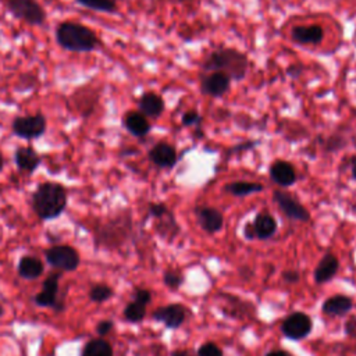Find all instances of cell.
I'll return each instance as SVG.
<instances>
[{
  "instance_id": "cell-1",
  "label": "cell",
  "mask_w": 356,
  "mask_h": 356,
  "mask_svg": "<svg viewBox=\"0 0 356 356\" xmlns=\"http://www.w3.org/2000/svg\"><path fill=\"white\" fill-rule=\"evenodd\" d=\"M69 205V192L64 185L55 181L40 182L31 195V208L43 222L60 217Z\"/></svg>"
},
{
  "instance_id": "cell-2",
  "label": "cell",
  "mask_w": 356,
  "mask_h": 356,
  "mask_svg": "<svg viewBox=\"0 0 356 356\" xmlns=\"http://www.w3.org/2000/svg\"><path fill=\"white\" fill-rule=\"evenodd\" d=\"M249 70V60L245 54L234 47H220L213 50L202 63L203 73H224L231 81H242Z\"/></svg>"
},
{
  "instance_id": "cell-3",
  "label": "cell",
  "mask_w": 356,
  "mask_h": 356,
  "mask_svg": "<svg viewBox=\"0 0 356 356\" xmlns=\"http://www.w3.org/2000/svg\"><path fill=\"white\" fill-rule=\"evenodd\" d=\"M55 38L60 47L74 54H91L100 46V40L93 29L74 21L59 24Z\"/></svg>"
},
{
  "instance_id": "cell-4",
  "label": "cell",
  "mask_w": 356,
  "mask_h": 356,
  "mask_svg": "<svg viewBox=\"0 0 356 356\" xmlns=\"http://www.w3.org/2000/svg\"><path fill=\"white\" fill-rule=\"evenodd\" d=\"M6 9L20 21L40 27L46 21V10L36 0H5Z\"/></svg>"
},
{
  "instance_id": "cell-5",
  "label": "cell",
  "mask_w": 356,
  "mask_h": 356,
  "mask_svg": "<svg viewBox=\"0 0 356 356\" xmlns=\"http://www.w3.org/2000/svg\"><path fill=\"white\" fill-rule=\"evenodd\" d=\"M45 259L54 269L71 273L81 265L80 253L70 245H54L45 250Z\"/></svg>"
},
{
  "instance_id": "cell-6",
  "label": "cell",
  "mask_w": 356,
  "mask_h": 356,
  "mask_svg": "<svg viewBox=\"0 0 356 356\" xmlns=\"http://www.w3.org/2000/svg\"><path fill=\"white\" fill-rule=\"evenodd\" d=\"M47 130V119L42 113L17 116L12 121V132L21 139H38Z\"/></svg>"
},
{
  "instance_id": "cell-7",
  "label": "cell",
  "mask_w": 356,
  "mask_h": 356,
  "mask_svg": "<svg viewBox=\"0 0 356 356\" xmlns=\"http://www.w3.org/2000/svg\"><path fill=\"white\" fill-rule=\"evenodd\" d=\"M62 274H50L42 284V291L34 296V303L39 308H50L56 312L64 311V303L59 299Z\"/></svg>"
},
{
  "instance_id": "cell-8",
  "label": "cell",
  "mask_w": 356,
  "mask_h": 356,
  "mask_svg": "<svg viewBox=\"0 0 356 356\" xmlns=\"http://www.w3.org/2000/svg\"><path fill=\"white\" fill-rule=\"evenodd\" d=\"M273 199L288 219L302 223H307L311 220V213L308 212V209L305 208L292 193L277 189L273 193Z\"/></svg>"
},
{
  "instance_id": "cell-9",
  "label": "cell",
  "mask_w": 356,
  "mask_h": 356,
  "mask_svg": "<svg viewBox=\"0 0 356 356\" xmlns=\"http://www.w3.org/2000/svg\"><path fill=\"white\" fill-rule=\"evenodd\" d=\"M312 329V319L302 312H295L289 315L281 324V333L289 340H302L308 337Z\"/></svg>"
},
{
  "instance_id": "cell-10",
  "label": "cell",
  "mask_w": 356,
  "mask_h": 356,
  "mask_svg": "<svg viewBox=\"0 0 356 356\" xmlns=\"http://www.w3.org/2000/svg\"><path fill=\"white\" fill-rule=\"evenodd\" d=\"M149 162L159 169H173L178 162L177 149L167 142H158L147 152Z\"/></svg>"
},
{
  "instance_id": "cell-11",
  "label": "cell",
  "mask_w": 356,
  "mask_h": 356,
  "mask_svg": "<svg viewBox=\"0 0 356 356\" xmlns=\"http://www.w3.org/2000/svg\"><path fill=\"white\" fill-rule=\"evenodd\" d=\"M231 88V78L224 73H206L200 81V91L205 96L222 97Z\"/></svg>"
},
{
  "instance_id": "cell-12",
  "label": "cell",
  "mask_w": 356,
  "mask_h": 356,
  "mask_svg": "<svg viewBox=\"0 0 356 356\" xmlns=\"http://www.w3.org/2000/svg\"><path fill=\"white\" fill-rule=\"evenodd\" d=\"M188 309L184 308L182 305L178 303H173V305H167V307H162L158 308L152 318H154L156 322L163 323L167 329H178L184 324V322L187 320L188 316Z\"/></svg>"
},
{
  "instance_id": "cell-13",
  "label": "cell",
  "mask_w": 356,
  "mask_h": 356,
  "mask_svg": "<svg viewBox=\"0 0 356 356\" xmlns=\"http://www.w3.org/2000/svg\"><path fill=\"white\" fill-rule=\"evenodd\" d=\"M138 109L139 112L150 120H158L166 109L163 97L156 92H145L138 100Z\"/></svg>"
},
{
  "instance_id": "cell-14",
  "label": "cell",
  "mask_w": 356,
  "mask_h": 356,
  "mask_svg": "<svg viewBox=\"0 0 356 356\" xmlns=\"http://www.w3.org/2000/svg\"><path fill=\"white\" fill-rule=\"evenodd\" d=\"M195 215L199 226L208 234H216L222 231L224 226V217L220 211L211 206H200L195 209Z\"/></svg>"
},
{
  "instance_id": "cell-15",
  "label": "cell",
  "mask_w": 356,
  "mask_h": 356,
  "mask_svg": "<svg viewBox=\"0 0 356 356\" xmlns=\"http://www.w3.org/2000/svg\"><path fill=\"white\" fill-rule=\"evenodd\" d=\"M14 163L19 171L29 176L42 165V156L31 146H19L14 152Z\"/></svg>"
},
{
  "instance_id": "cell-16",
  "label": "cell",
  "mask_w": 356,
  "mask_h": 356,
  "mask_svg": "<svg viewBox=\"0 0 356 356\" xmlns=\"http://www.w3.org/2000/svg\"><path fill=\"white\" fill-rule=\"evenodd\" d=\"M269 176L274 184H277L278 187H283V188H288V187L294 185L298 180L295 167L287 161L273 162L269 167Z\"/></svg>"
},
{
  "instance_id": "cell-17",
  "label": "cell",
  "mask_w": 356,
  "mask_h": 356,
  "mask_svg": "<svg viewBox=\"0 0 356 356\" xmlns=\"http://www.w3.org/2000/svg\"><path fill=\"white\" fill-rule=\"evenodd\" d=\"M291 39L299 45H319L324 39V29L318 25H295L291 29Z\"/></svg>"
},
{
  "instance_id": "cell-18",
  "label": "cell",
  "mask_w": 356,
  "mask_h": 356,
  "mask_svg": "<svg viewBox=\"0 0 356 356\" xmlns=\"http://www.w3.org/2000/svg\"><path fill=\"white\" fill-rule=\"evenodd\" d=\"M123 124H124V128L135 138H143L152 130L149 119H146L139 110L127 112L123 117Z\"/></svg>"
},
{
  "instance_id": "cell-19",
  "label": "cell",
  "mask_w": 356,
  "mask_h": 356,
  "mask_svg": "<svg viewBox=\"0 0 356 356\" xmlns=\"http://www.w3.org/2000/svg\"><path fill=\"white\" fill-rule=\"evenodd\" d=\"M253 234L258 239H270L277 233V222L269 213H259L250 223Z\"/></svg>"
},
{
  "instance_id": "cell-20",
  "label": "cell",
  "mask_w": 356,
  "mask_h": 356,
  "mask_svg": "<svg viewBox=\"0 0 356 356\" xmlns=\"http://www.w3.org/2000/svg\"><path fill=\"white\" fill-rule=\"evenodd\" d=\"M353 308L352 298L346 295H334L331 298H327L323 303V312L330 316H344L349 313Z\"/></svg>"
},
{
  "instance_id": "cell-21",
  "label": "cell",
  "mask_w": 356,
  "mask_h": 356,
  "mask_svg": "<svg viewBox=\"0 0 356 356\" xmlns=\"http://www.w3.org/2000/svg\"><path fill=\"white\" fill-rule=\"evenodd\" d=\"M43 262L32 255H25L19 261V266H17V272L19 276L24 280H36L43 274Z\"/></svg>"
},
{
  "instance_id": "cell-22",
  "label": "cell",
  "mask_w": 356,
  "mask_h": 356,
  "mask_svg": "<svg viewBox=\"0 0 356 356\" xmlns=\"http://www.w3.org/2000/svg\"><path fill=\"white\" fill-rule=\"evenodd\" d=\"M338 268H340L338 259L334 255H331V253H326L315 270V276H313L315 281L318 284L329 283L337 274Z\"/></svg>"
},
{
  "instance_id": "cell-23",
  "label": "cell",
  "mask_w": 356,
  "mask_h": 356,
  "mask_svg": "<svg viewBox=\"0 0 356 356\" xmlns=\"http://www.w3.org/2000/svg\"><path fill=\"white\" fill-rule=\"evenodd\" d=\"M263 189L265 187L262 184L253 181H233L224 185V192L233 196H248L252 193L262 192Z\"/></svg>"
},
{
  "instance_id": "cell-24",
  "label": "cell",
  "mask_w": 356,
  "mask_h": 356,
  "mask_svg": "<svg viewBox=\"0 0 356 356\" xmlns=\"http://www.w3.org/2000/svg\"><path fill=\"white\" fill-rule=\"evenodd\" d=\"M81 356H113V348L106 340L95 338L85 344Z\"/></svg>"
},
{
  "instance_id": "cell-25",
  "label": "cell",
  "mask_w": 356,
  "mask_h": 356,
  "mask_svg": "<svg viewBox=\"0 0 356 356\" xmlns=\"http://www.w3.org/2000/svg\"><path fill=\"white\" fill-rule=\"evenodd\" d=\"M75 2L93 12L99 13H106V14H115L117 13V2L116 0H75Z\"/></svg>"
},
{
  "instance_id": "cell-26",
  "label": "cell",
  "mask_w": 356,
  "mask_h": 356,
  "mask_svg": "<svg viewBox=\"0 0 356 356\" xmlns=\"http://www.w3.org/2000/svg\"><path fill=\"white\" fill-rule=\"evenodd\" d=\"M146 316V305L131 300L124 309V319L130 323H141Z\"/></svg>"
},
{
  "instance_id": "cell-27",
  "label": "cell",
  "mask_w": 356,
  "mask_h": 356,
  "mask_svg": "<svg viewBox=\"0 0 356 356\" xmlns=\"http://www.w3.org/2000/svg\"><path fill=\"white\" fill-rule=\"evenodd\" d=\"M115 295V289L106 284H96L89 289V300L95 303H104Z\"/></svg>"
},
{
  "instance_id": "cell-28",
  "label": "cell",
  "mask_w": 356,
  "mask_h": 356,
  "mask_svg": "<svg viewBox=\"0 0 356 356\" xmlns=\"http://www.w3.org/2000/svg\"><path fill=\"white\" fill-rule=\"evenodd\" d=\"M198 356H224V353L217 344L206 342L198 349Z\"/></svg>"
},
{
  "instance_id": "cell-29",
  "label": "cell",
  "mask_w": 356,
  "mask_h": 356,
  "mask_svg": "<svg viewBox=\"0 0 356 356\" xmlns=\"http://www.w3.org/2000/svg\"><path fill=\"white\" fill-rule=\"evenodd\" d=\"M163 281H165V284H166L170 289H178V288L181 287L184 278H182L178 273H176V272H173V270H169V272H166V273L163 274Z\"/></svg>"
},
{
  "instance_id": "cell-30",
  "label": "cell",
  "mask_w": 356,
  "mask_h": 356,
  "mask_svg": "<svg viewBox=\"0 0 356 356\" xmlns=\"http://www.w3.org/2000/svg\"><path fill=\"white\" fill-rule=\"evenodd\" d=\"M147 212H149V216L154 217L156 220L162 219L163 216H166L170 211L169 208L165 205V203H150L149 208H147Z\"/></svg>"
},
{
  "instance_id": "cell-31",
  "label": "cell",
  "mask_w": 356,
  "mask_h": 356,
  "mask_svg": "<svg viewBox=\"0 0 356 356\" xmlns=\"http://www.w3.org/2000/svg\"><path fill=\"white\" fill-rule=\"evenodd\" d=\"M202 121V116L196 110H188L182 115L181 123L184 127H198Z\"/></svg>"
},
{
  "instance_id": "cell-32",
  "label": "cell",
  "mask_w": 356,
  "mask_h": 356,
  "mask_svg": "<svg viewBox=\"0 0 356 356\" xmlns=\"http://www.w3.org/2000/svg\"><path fill=\"white\" fill-rule=\"evenodd\" d=\"M132 299L139 302V303H143V305H146V307H147V305L152 300V294L147 289H145V288H135V291L132 294Z\"/></svg>"
},
{
  "instance_id": "cell-33",
  "label": "cell",
  "mask_w": 356,
  "mask_h": 356,
  "mask_svg": "<svg viewBox=\"0 0 356 356\" xmlns=\"http://www.w3.org/2000/svg\"><path fill=\"white\" fill-rule=\"evenodd\" d=\"M115 327V323L113 320H100L97 324H96V334L99 335V338L108 335Z\"/></svg>"
},
{
  "instance_id": "cell-34",
  "label": "cell",
  "mask_w": 356,
  "mask_h": 356,
  "mask_svg": "<svg viewBox=\"0 0 356 356\" xmlns=\"http://www.w3.org/2000/svg\"><path fill=\"white\" fill-rule=\"evenodd\" d=\"M283 278H284V281H287L289 284H294V283L299 281V273L295 272V270H285L283 273Z\"/></svg>"
},
{
  "instance_id": "cell-35",
  "label": "cell",
  "mask_w": 356,
  "mask_h": 356,
  "mask_svg": "<svg viewBox=\"0 0 356 356\" xmlns=\"http://www.w3.org/2000/svg\"><path fill=\"white\" fill-rule=\"evenodd\" d=\"M349 170H351V178L356 181V155L351 156L349 159Z\"/></svg>"
},
{
  "instance_id": "cell-36",
  "label": "cell",
  "mask_w": 356,
  "mask_h": 356,
  "mask_svg": "<svg viewBox=\"0 0 356 356\" xmlns=\"http://www.w3.org/2000/svg\"><path fill=\"white\" fill-rule=\"evenodd\" d=\"M266 356H291L288 352L277 349V351H270L269 353H266Z\"/></svg>"
},
{
  "instance_id": "cell-37",
  "label": "cell",
  "mask_w": 356,
  "mask_h": 356,
  "mask_svg": "<svg viewBox=\"0 0 356 356\" xmlns=\"http://www.w3.org/2000/svg\"><path fill=\"white\" fill-rule=\"evenodd\" d=\"M171 356H192V355L189 352H187V351H174L171 353Z\"/></svg>"
},
{
  "instance_id": "cell-38",
  "label": "cell",
  "mask_w": 356,
  "mask_h": 356,
  "mask_svg": "<svg viewBox=\"0 0 356 356\" xmlns=\"http://www.w3.org/2000/svg\"><path fill=\"white\" fill-rule=\"evenodd\" d=\"M3 169H5V156L2 154V150H0V173L3 171Z\"/></svg>"
},
{
  "instance_id": "cell-39",
  "label": "cell",
  "mask_w": 356,
  "mask_h": 356,
  "mask_svg": "<svg viewBox=\"0 0 356 356\" xmlns=\"http://www.w3.org/2000/svg\"><path fill=\"white\" fill-rule=\"evenodd\" d=\"M3 313H5V309L2 307V303H0V316H3Z\"/></svg>"
},
{
  "instance_id": "cell-40",
  "label": "cell",
  "mask_w": 356,
  "mask_h": 356,
  "mask_svg": "<svg viewBox=\"0 0 356 356\" xmlns=\"http://www.w3.org/2000/svg\"><path fill=\"white\" fill-rule=\"evenodd\" d=\"M116 2H117V0H116Z\"/></svg>"
}]
</instances>
